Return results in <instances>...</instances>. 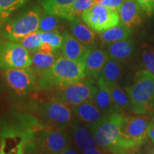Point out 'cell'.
<instances>
[{"mask_svg": "<svg viewBox=\"0 0 154 154\" xmlns=\"http://www.w3.org/2000/svg\"><path fill=\"white\" fill-rule=\"evenodd\" d=\"M149 138L151 140V142L154 143V114H151V121L150 124V129L149 133Z\"/></svg>", "mask_w": 154, "mask_h": 154, "instance_id": "36", "label": "cell"}, {"mask_svg": "<svg viewBox=\"0 0 154 154\" xmlns=\"http://www.w3.org/2000/svg\"><path fill=\"white\" fill-rule=\"evenodd\" d=\"M125 115L116 112L105 116L91 125V132L98 146L112 154H138L140 146L125 138L122 125Z\"/></svg>", "mask_w": 154, "mask_h": 154, "instance_id": "1", "label": "cell"}, {"mask_svg": "<svg viewBox=\"0 0 154 154\" xmlns=\"http://www.w3.org/2000/svg\"><path fill=\"white\" fill-rule=\"evenodd\" d=\"M44 13L56 16L61 9L72 5L75 0H38Z\"/></svg>", "mask_w": 154, "mask_h": 154, "instance_id": "25", "label": "cell"}, {"mask_svg": "<svg viewBox=\"0 0 154 154\" xmlns=\"http://www.w3.org/2000/svg\"><path fill=\"white\" fill-rule=\"evenodd\" d=\"M142 58L146 70L154 74V49L147 46L143 47Z\"/></svg>", "mask_w": 154, "mask_h": 154, "instance_id": "30", "label": "cell"}, {"mask_svg": "<svg viewBox=\"0 0 154 154\" xmlns=\"http://www.w3.org/2000/svg\"><path fill=\"white\" fill-rule=\"evenodd\" d=\"M2 76L7 86L19 95H27L39 88L37 76L31 66L4 71Z\"/></svg>", "mask_w": 154, "mask_h": 154, "instance_id": "8", "label": "cell"}, {"mask_svg": "<svg viewBox=\"0 0 154 154\" xmlns=\"http://www.w3.org/2000/svg\"><path fill=\"white\" fill-rule=\"evenodd\" d=\"M22 47H24L29 52L33 54L39 51L40 46L42 43L40 36V32H35L24 36L20 41L18 42Z\"/></svg>", "mask_w": 154, "mask_h": 154, "instance_id": "26", "label": "cell"}, {"mask_svg": "<svg viewBox=\"0 0 154 154\" xmlns=\"http://www.w3.org/2000/svg\"><path fill=\"white\" fill-rule=\"evenodd\" d=\"M72 109L74 115L85 124H94L105 116L94 103V100L75 106Z\"/></svg>", "mask_w": 154, "mask_h": 154, "instance_id": "17", "label": "cell"}, {"mask_svg": "<svg viewBox=\"0 0 154 154\" xmlns=\"http://www.w3.org/2000/svg\"><path fill=\"white\" fill-rule=\"evenodd\" d=\"M27 2L28 0H0V26L9 19L14 11Z\"/></svg>", "mask_w": 154, "mask_h": 154, "instance_id": "24", "label": "cell"}, {"mask_svg": "<svg viewBox=\"0 0 154 154\" xmlns=\"http://www.w3.org/2000/svg\"><path fill=\"white\" fill-rule=\"evenodd\" d=\"M131 110L137 115H151L154 111V74L140 70L135 74L133 84L126 88Z\"/></svg>", "mask_w": 154, "mask_h": 154, "instance_id": "3", "label": "cell"}, {"mask_svg": "<svg viewBox=\"0 0 154 154\" xmlns=\"http://www.w3.org/2000/svg\"><path fill=\"white\" fill-rule=\"evenodd\" d=\"M39 51H42V52L44 53L49 54V53L55 52L56 50L54 49L52 46H51L50 44L47 43V42H42L41 46H40Z\"/></svg>", "mask_w": 154, "mask_h": 154, "instance_id": "34", "label": "cell"}, {"mask_svg": "<svg viewBox=\"0 0 154 154\" xmlns=\"http://www.w3.org/2000/svg\"><path fill=\"white\" fill-rule=\"evenodd\" d=\"M134 45L129 38L108 44L107 53L109 58L119 62L129 59L133 54Z\"/></svg>", "mask_w": 154, "mask_h": 154, "instance_id": "18", "label": "cell"}, {"mask_svg": "<svg viewBox=\"0 0 154 154\" xmlns=\"http://www.w3.org/2000/svg\"><path fill=\"white\" fill-rule=\"evenodd\" d=\"M59 56H57L55 52L44 53L42 51H37L32 54V68L35 72L36 76L45 74L52 67L54 63Z\"/></svg>", "mask_w": 154, "mask_h": 154, "instance_id": "19", "label": "cell"}, {"mask_svg": "<svg viewBox=\"0 0 154 154\" xmlns=\"http://www.w3.org/2000/svg\"><path fill=\"white\" fill-rule=\"evenodd\" d=\"M124 2V0H103L101 5L119 11Z\"/></svg>", "mask_w": 154, "mask_h": 154, "instance_id": "32", "label": "cell"}, {"mask_svg": "<svg viewBox=\"0 0 154 154\" xmlns=\"http://www.w3.org/2000/svg\"><path fill=\"white\" fill-rule=\"evenodd\" d=\"M59 27L60 22L57 17L44 13V14L41 17L38 31L41 32H53L58 31Z\"/></svg>", "mask_w": 154, "mask_h": 154, "instance_id": "27", "label": "cell"}, {"mask_svg": "<svg viewBox=\"0 0 154 154\" xmlns=\"http://www.w3.org/2000/svg\"><path fill=\"white\" fill-rule=\"evenodd\" d=\"M0 154H11V153H7V152H5V151H4L3 150L0 149Z\"/></svg>", "mask_w": 154, "mask_h": 154, "instance_id": "39", "label": "cell"}, {"mask_svg": "<svg viewBox=\"0 0 154 154\" xmlns=\"http://www.w3.org/2000/svg\"><path fill=\"white\" fill-rule=\"evenodd\" d=\"M131 33V29L120 22L116 26L102 32L100 35V42L102 44H109L129 38Z\"/></svg>", "mask_w": 154, "mask_h": 154, "instance_id": "21", "label": "cell"}, {"mask_svg": "<svg viewBox=\"0 0 154 154\" xmlns=\"http://www.w3.org/2000/svg\"><path fill=\"white\" fill-rule=\"evenodd\" d=\"M140 9L136 0H124L119 11L120 22L131 29L137 27L142 22Z\"/></svg>", "mask_w": 154, "mask_h": 154, "instance_id": "16", "label": "cell"}, {"mask_svg": "<svg viewBox=\"0 0 154 154\" xmlns=\"http://www.w3.org/2000/svg\"><path fill=\"white\" fill-rule=\"evenodd\" d=\"M108 153H110L106 150H104L103 149H101V148H96V149L88 150V151H86L84 152L83 154H108Z\"/></svg>", "mask_w": 154, "mask_h": 154, "instance_id": "35", "label": "cell"}, {"mask_svg": "<svg viewBox=\"0 0 154 154\" xmlns=\"http://www.w3.org/2000/svg\"><path fill=\"white\" fill-rule=\"evenodd\" d=\"M146 14L151 16L154 12V0H136Z\"/></svg>", "mask_w": 154, "mask_h": 154, "instance_id": "31", "label": "cell"}, {"mask_svg": "<svg viewBox=\"0 0 154 154\" xmlns=\"http://www.w3.org/2000/svg\"><path fill=\"white\" fill-rule=\"evenodd\" d=\"M59 154H79V150H78V149L74 147V146H71L70 145L66 149H65L64 151Z\"/></svg>", "mask_w": 154, "mask_h": 154, "instance_id": "37", "label": "cell"}, {"mask_svg": "<svg viewBox=\"0 0 154 154\" xmlns=\"http://www.w3.org/2000/svg\"><path fill=\"white\" fill-rule=\"evenodd\" d=\"M97 84V91L93 100L103 114L107 116L113 113L121 112L115 104L106 83L102 77L100 76L98 79Z\"/></svg>", "mask_w": 154, "mask_h": 154, "instance_id": "14", "label": "cell"}, {"mask_svg": "<svg viewBox=\"0 0 154 154\" xmlns=\"http://www.w3.org/2000/svg\"><path fill=\"white\" fill-rule=\"evenodd\" d=\"M72 132L77 149L83 153L88 150L99 148L92 132L85 126L84 122L78 119L72 124Z\"/></svg>", "mask_w": 154, "mask_h": 154, "instance_id": "13", "label": "cell"}, {"mask_svg": "<svg viewBox=\"0 0 154 154\" xmlns=\"http://www.w3.org/2000/svg\"><path fill=\"white\" fill-rule=\"evenodd\" d=\"M147 154H154V153H153V151H151V150H150V151H149V152H148V153H147Z\"/></svg>", "mask_w": 154, "mask_h": 154, "instance_id": "40", "label": "cell"}, {"mask_svg": "<svg viewBox=\"0 0 154 154\" xmlns=\"http://www.w3.org/2000/svg\"><path fill=\"white\" fill-rule=\"evenodd\" d=\"M40 36L42 42H47L50 44L55 50L61 49L62 47L63 36L62 33H60L58 31L47 32H40Z\"/></svg>", "mask_w": 154, "mask_h": 154, "instance_id": "28", "label": "cell"}, {"mask_svg": "<svg viewBox=\"0 0 154 154\" xmlns=\"http://www.w3.org/2000/svg\"><path fill=\"white\" fill-rule=\"evenodd\" d=\"M34 142L39 154H59L70 146L64 128L47 126L36 134Z\"/></svg>", "mask_w": 154, "mask_h": 154, "instance_id": "6", "label": "cell"}, {"mask_svg": "<svg viewBox=\"0 0 154 154\" xmlns=\"http://www.w3.org/2000/svg\"><path fill=\"white\" fill-rule=\"evenodd\" d=\"M63 42L61 47L62 56L72 60L84 62L89 51L94 47L84 45L67 31L62 32Z\"/></svg>", "mask_w": 154, "mask_h": 154, "instance_id": "12", "label": "cell"}, {"mask_svg": "<svg viewBox=\"0 0 154 154\" xmlns=\"http://www.w3.org/2000/svg\"><path fill=\"white\" fill-rule=\"evenodd\" d=\"M151 121V116L148 115L125 116L121 128L122 134L127 139L141 146L149 138Z\"/></svg>", "mask_w": 154, "mask_h": 154, "instance_id": "11", "label": "cell"}, {"mask_svg": "<svg viewBox=\"0 0 154 154\" xmlns=\"http://www.w3.org/2000/svg\"><path fill=\"white\" fill-rule=\"evenodd\" d=\"M71 32L72 35L84 45L94 47L96 35L91 29L82 22L79 18L71 22Z\"/></svg>", "mask_w": 154, "mask_h": 154, "instance_id": "20", "label": "cell"}, {"mask_svg": "<svg viewBox=\"0 0 154 154\" xmlns=\"http://www.w3.org/2000/svg\"><path fill=\"white\" fill-rule=\"evenodd\" d=\"M41 10L37 5L31 7L0 26V37L18 42L24 36L37 32L41 19Z\"/></svg>", "mask_w": 154, "mask_h": 154, "instance_id": "4", "label": "cell"}, {"mask_svg": "<svg viewBox=\"0 0 154 154\" xmlns=\"http://www.w3.org/2000/svg\"><path fill=\"white\" fill-rule=\"evenodd\" d=\"M23 154H39L36 150L34 140L25 144L23 149Z\"/></svg>", "mask_w": 154, "mask_h": 154, "instance_id": "33", "label": "cell"}, {"mask_svg": "<svg viewBox=\"0 0 154 154\" xmlns=\"http://www.w3.org/2000/svg\"><path fill=\"white\" fill-rule=\"evenodd\" d=\"M36 110L46 126L62 128L72 124L74 114L70 106L57 99L37 102Z\"/></svg>", "mask_w": 154, "mask_h": 154, "instance_id": "5", "label": "cell"}, {"mask_svg": "<svg viewBox=\"0 0 154 154\" xmlns=\"http://www.w3.org/2000/svg\"><path fill=\"white\" fill-rule=\"evenodd\" d=\"M97 88L98 84L94 79H82L59 90L56 99L73 107L93 100Z\"/></svg>", "mask_w": 154, "mask_h": 154, "instance_id": "10", "label": "cell"}, {"mask_svg": "<svg viewBox=\"0 0 154 154\" xmlns=\"http://www.w3.org/2000/svg\"><path fill=\"white\" fill-rule=\"evenodd\" d=\"M109 58V54L105 50L93 48L84 61L86 76L98 79L101 76L102 69Z\"/></svg>", "mask_w": 154, "mask_h": 154, "instance_id": "15", "label": "cell"}, {"mask_svg": "<svg viewBox=\"0 0 154 154\" xmlns=\"http://www.w3.org/2000/svg\"><path fill=\"white\" fill-rule=\"evenodd\" d=\"M82 20L90 29L102 33L120 23L119 11L101 5H94L81 14Z\"/></svg>", "mask_w": 154, "mask_h": 154, "instance_id": "9", "label": "cell"}, {"mask_svg": "<svg viewBox=\"0 0 154 154\" xmlns=\"http://www.w3.org/2000/svg\"><path fill=\"white\" fill-rule=\"evenodd\" d=\"M106 83L108 88L110 91L113 101L119 109V110L122 112V111L126 110V109H131V101L127 92L122 89L116 83Z\"/></svg>", "mask_w": 154, "mask_h": 154, "instance_id": "22", "label": "cell"}, {"mask_svg": "<svg viewBox=\"0 0 154 154\" xmlns=\"http://www.w3.org/2000/svg\"><path fill=\"white\" fill-rule=\"evenodd\" d=\"M122 71L119 61L109 58L102 69L101 77L106 82L116 83L122 74Z\"/></svg>", "mask_w": 154, "mask_h": 154, "instance_id": "23", "label": "cell"}, {"mask_svg": "<svg viewBox=\"0 0 154 154\" xmlns=\"http://www.w3.org/2000/svg\"><path fill=\"white\" fill-rule=\"evenodd\" d=\"M86 76L84 63L59 56L51 69L37 77L42 90H61Z\"/></svg>", "mask_w": 154, "mask_h": 154, "instance_id": "2", "label": "cell"}, {"mask_svg": "<svg viewBox=\"0 0 154 154\" xmlns=\"http://www.w3.org/2000/svg\"><path fill=\"white\" fill-rule=\"evenodd\" d=\"M32 63L29 52L20 44L0 37V71L30 67Z\"/></svg>", "mask_w": 154, "mask_h": 154, "instance_id": "7", "label": "cell"}, {"mask_svg": "<svg viewBox=\"0 0 154 154\" xmlns=\"http://www.w3.org/2000/svg\"><path fill=\"white\" fill-rule=\"evenodd\" d=\"M153 144H154V143H153ZM151 151H153V153H154V146H153V147H152V148H151Z\"/></svg>", "mask_w": 154, "mask_h": 154, "instance_id": "41", "label": "cell"}, {"mask_svg": "<svg viewBox=\"0 0 154 154\" xmlns=\"http://www.w3.org/2000/svg\"><path fill=\"white\" fill-rule=\"evenodd\" d=\"M93 1L94 2V3H95L96 5H101L103 0H93Z\"/></svg>", "mask_w": 154, "mask_h": 154, "instance_id": "38", "label": "cell"}, {"mask_svg": "<svg viewBox=\"0 0 154 154\" xmlns=\"http://www.w3.org/2000/svg\"><path fill=\"white\" fill-rule=\"evenodd\" d=\"M94 5L96 4L93 0H75L71 7L74 17L78 19L84 11L91 8Z\"/></svg>", "mask_w": 154, "mask_h": 154, "instance_id": "29", "label": "cell"}]
</instances>
